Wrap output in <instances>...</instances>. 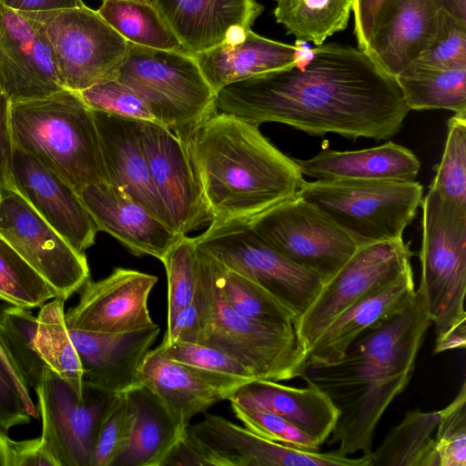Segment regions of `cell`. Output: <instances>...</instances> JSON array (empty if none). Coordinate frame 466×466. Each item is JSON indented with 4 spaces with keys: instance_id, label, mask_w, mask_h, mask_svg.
<instances>
[{
    "instance_id": "6da1fadb",
    "label": "cell",
    "mask_w": 466,
    "mask_h": 466,
    "mask_svg": "<svg viewBox=\"0 0 466 466\" xmlns=\"http://www.w3.org/2000/svg\"><path fill=\"white\" fill-rule=\"evenodd\" d=\"M218 112L256 126L280 123L310 136L386 140L410 111L395 76L364 50L315 47L303 69L291 66L232 83L216 93Z\"/></svg>"
},
{
    "instance_id": "7a4b0ae2",
    "label": "cell",
    "mask_w": 466,
    "mask_h": 466,
    "mask_svg": "<svg viewBox=\"0 0 466 466\" xmlns=\"http://www.w3.org/2000/svg\"><path fill=\"white\" fill-rule=\"evenodd\" d=\"M431 325L414 297L402 311L360 334L340 360L306 370L302 379L322 390L339 410L329 442L338 444L339 454L370 455L376 426L408 385Z\"/></svg>"
},
{
    "instance_id": "3957f363",
    "label": "cell",
    "mask_w": 466,
    "mask_h": 466,
    "mask_svg": "<svg viewBox=\"0 0 466 466\" xmlns=\"http://www.w3.org/2000/svg\"><path fill=\"white\" fill-rule=\"evenodd\" d=\"M212 221H249L297 196L303 175L258 126L214 112L180 137Z\"/></svg>"
},
{
    "instance_id": "277c9868",
    "label": "cell",
    "mask_w": 466,
    "mask_h": 466,
    "mask_svg": "<svg viewBox=\"0 0 466 466\" xmlns=\"http://www.w3.org/2000/svg\"><path fill=\"white\" fill-rule=\"evenodd\" d=\"M14 145L31 154L78 193L106 181L93 111L77 92L64 88L43 98L10 103Z\"/></svg>"
},
{
    "instance_id": "5b68a950",
    "label": "cell",
    "mask_w": 466,
    "mask_h": 466,
    "mask_svg": "<svg viewBox=\"0 0 466 466\" xmlns=\"http://www.w3.org/2000/svg\"><path fill=\"white\" fill-rule=\"evenodd\" d=\"M420 208V279L416 294L435 327L433 353L464 349L466 208L444 200L431 187Z\"/></svg>"
},
{
    "instance_id": "8992f818",
    "label": "cell",
    "mask_w": 466,
    "mask_h": 466,
    "mask_svg": "<svg viewBox=\"0 0 466 466\" xmlns=\"http://www.w3.org/2000/svg\"><path fill=\"white\" fill-rule=\"evenodd\" d=\"M298 197L309 202L361 246L402 238L423 198L416 180L304 181Z\"/></svg>"
},
{
    "instance_id": "52a82bcc",
    "label": "cell",
    "mask_w": 466,
    "mask_h": 466,
    "mask_svg": "<svg viewBox=\"0 0 466 466\" xmlns=\"http://www.w3.org/2000/svg\"><path fill=\"white\" fill-rule=\"evenodd\" d=\"M117 79L139 96L157 123L179 137L218 111L215 92L185 51L128 43Z\"/></svg>"
},
{
    "instance_id": "ba28073f",
    "label": "cell",
    "mask_w": 466,
    "mask_h": 466,
    "mask_svg": "<svg viewBox=\"0 0 466 466\" xmlns=\"http://www.w3.org/2000/svg\"><path fill=\"white\" fill-rule=\"evenodd\" d=\"M201 266L210 316L200 344L234 358L248 368L256 380L279 382L302 378L306 354L295 328L268 327L240 317L221 292L218 261L201 250Z\"/></svg>"
},
{
    "instance_id": "9c48e42d",
    "label": "cell",
    "mask_w": 466,
    "mask_h": 466,
    "mask_svg": "<svg viewBox=\"0 0 466 466\" xmlns=\"http://www.w3.org/2000/svg\"><path fill=\"white\" fill-rule=\"evenodd\" d=\"M21 13L46 39L65 88L80 92L117 79L128 42L97 11L84 5Z\"/></svg>"
},
{
    "instance_id": "30bf717a",
    "label": "cell",
    "mask_w": 466,
    "mask_h": 466,
    "mask_svg": "<svg viewBox=\"0 0 466 466\" xmlns=\"http://www.w3.org/2000/svg\"><path fill=\"white\" fill-rule=\"evenodd\" d=\"M195 239L198 248L226 268L268 292L293 315L295 321L310 306L323 284L317 274L294 263L262 239L247 220L211 222Z\"/></svg>"
},
{
    "instance_id": "8fae6325",
    "label": "cell",
    "mask_w": 466,
    "mask_h": 466,
    "mask_svg": "<svg viewBox=\"0 0 466 466\" xmlns=\"http://www.w3.org/2000/svg\"><path fill=\"white\" fill-rule=\"evenodd\" d=\"M267 243L323 282L350 258L358 246L314 205L296 196L248 221Z\"/></svg>"
},
{
    "instance_id": "7c38bea8",
    "label": "cell",
    "mask_w": 466,
    "mask_h": 466,
    "mask_svg": "<svg viewBox=\"0 0 466 466\" xmlns=\"http://www.w3.org/2000/svg\"><path fill=\"white\" fill-rule=\"evenodd\" d=\"M413 256L410 244L402 238L359 246L323 282L315 299L294 323L305 354L340 313L411 267Z\"/></svg>"
},
{
    "instance_id": "4fadbf2b",
    "label": "cell",
    "mask_w": 466,
    "mask_h": 466,
    "mask_svg": "<svg viewBox=\"0 0 466 466\" xmlns=\"http://www.w3.org/2000/svg\"><path fill=\"white\" fill-rule=\"evenodd\" d=\"M35 390L42 418L40 438L57 466H89L101 422L115 394L84 381L80 395L47 366Z\"/></svg>"
},
{
    "instance_id": "5bb4252c",
    "label": "cell",
    "mask_w": 466,
    "mask_h": 466,
    "mask_svg": "<svg viewBox=\"0 0 466 466\" xmlns=\"http://www.w3.org/2000/svg\"><path fill=\"white\" fill-rule=\"evenodd\" d=\"M0 237L65 300L90 279L85 253L73 248L13 187L0 196Z\"/></svg>"
},
{
    "instance_id": "9a60e30c",
    "label": "cell",
    "mask_w": 466,
    "mask_h": 466,
    "mask_svg": "<svg viewBox=\"0 0 466 466\" xmlns=\"http://www.w3.org/2000/svg\"><path fill=\"white\" fill-rule=\"evenodd\" d=\"M183 440L200 466H363L364 459L309 451L262 438L218 415L188 425Z\"/></svg>"
},
{
    "instance_id": "2e32d148",
    "label": "cell",
    "mask_w": 466,
    "mask_h": 466,
    "mask_svg": "<svg viewBox=\"0 0 466 466\" xmlns=\"http://www.w3.org/2000/svg\"><path fill=\"white\" fill-rule=\"evenodd\" d=\"M151 179L180 235L209 225L212 215L184 141L165 126L139 120Z\"/></svg>"
},
{
    "instance_id": "e0dca14e",
    "label": "cell",
    "mask_w": 466,
    "mask_h": 466,
    "mask_svg": "<svg viewBox=\"0 0 466 466\" xmlns=\"http://www.w3.org/2000/svg\"><path fill=\"white\" fill-rule=\"evenodd\" d=\"M157 279L125 268H116L97 281L88 279L77 304L65 312L67 329L116 334L154 326L147 300Z\"/></svg>"
},
{
    "instance_id": "ac0fdd59",
    "label": "cell",
    "mask_w": 466,
    "mask_h": 466,
    "mask_svg": "<svg viewBox=\"0 0 466 466\" xmlns=\"http://www.w3.org/2000/svg\"><path fill=\"white\" fill-rule=\"evenodd\" d=\"M12 187L73 248H90L99 231L78 193L60 175L14 145L10 162Z\"/></svg>"
},
{
    "instance_id": "d6986e66",
    "label": "cell",
    "mask_w": 466,
    "mask_h": 466,
    "mask_svg": "<svg viewBox=\"0 0 466 466\" xmlns=\"http://www.w3.org/2000/svg\"><path fill=\"white\" fill-rule=\"evenodd\" d=\"M0 86L10 103L43 98L65 88L44 36L21 12L2 3Z\"/></svg>"
},
{
    "instance_id": "ffe728a7",
    "label": "cell",
    "mask_w": 466,
    "mask_h": 466,
    "mask_svg": "<svg viewBox=\"0 0 466 466\" xmlns=\"http://www.w3.org/2000/svg\"><path fill=\"white\" fill-rule=\"evenodd\" d=\"M443 15L438 0H383L364 51L396 77L433 45Z\"/></svg>"
},
{
    "instance_id": "44dd1931",
    "label": "cell",
    "mask_w": 466,
    "mask_h": 466,
    "mask_svg": "<svg viewBox=\"0 0 466 466\" xmlns=\"http://www.w3.org/2000/svg\"><path fill=\"white\" fill-rule=\"evenodd\" d=\"M246 382L228 374L173 360L157 348L147 351L137 370V384L150 389L183 430L195 415L228 400Z\"/></svg>"
},
{
    "instance_id": "7402d4cb",
    "label": "cell",
    "mask_w": 466,
    "mask_h": 466,
    "mask_svg": "<svg viewBox=\"0 0 466 466\" xmlns=\"http://www.w3.org/2000/svg\"><path fill=\"white\" fill-rule=\"evenodd\" d=\"M78 195L98 230L113 236L136 256L148 255L161 261L183 236L106 181L89 184Z\"/></svg>"
},
{
    "instance_id": "603a6c76",
    "label": "cell",
    "mask_w": 466,
    "mask_h": 466,
    "mask_svg": "<svg viewBox=\"0 0 466 466\" xmlns=\"http://www.w3.org/2000/svg\"><path fill=\"white\" fill-rule=\"evenodd\" d=\"M153 5L191 56L250 29L264 9L256 0H153Z\"/></svg>"
},
{
    "instance_id": "cb8c5ba5",
    "label": "cell",
    "mask_w": 466,
    "mask_h": 466,
    "mask_svg": "<svg viewBox=\"0 0 466 466\" xmlns=\"http://www.w3.org/2000/svg\"><path fill=\"white\" fill-rule=\"evenodd\" d=\"M93 114L99 136L106 182L123 189L174 228L151 179L141 147L139 120L99 111H93Z\"/></svg>"
},
{
    "instance_id": "d4e9b609",
    "label": "cell",
    "mask_w": 466,
    "mask_h": 466,
    "mask_svg": "<svg viewBox=\"0 0 466 466\" xmlns=\"http://www.w3.org/2000/svg\"><path fill=\"white\" fill-rule=\"evenodd\" d=\"M159 332L157 324L116 334L68 329L80 359L84 381L113 394L137 385L139 365Z\"/></svg>"
},
{
    "instance_id": "484cf974",
    "label": "cell",
    "mask_w": 466,
    "mask_h": 466,
    "mask_svg": "<svg viewBox=\"0 0 466 466\" xmlns=\"http://www.w3.org/2000/svg\"><path fill=\"white\" fill-rule=\"evenodd\" d=\"M415 293L410 267L395 279L358 300L326 328L306 353V370L340 360L360 334L402 311Z\"/></svg>"
},
{
    "instance_id": "4316f807",
    "label": "cell",
    "mask_w": 466,
    "mask_h": 466,
    "mask_svg": "<svg viewBox=\"0 0 466 466\" xmlns=\"http://www.w3.org/2000/svg\"><path fill=\"white\" fill-rule=\"evenodd\" d=\"M192 56L216 94L232 83L294 66V45L266 38L250 28Z\"/></svg>"
},
{
    "instance_id": "83f0119b",
    "label": "cell",
    "mask_w": 466,
    "mask_h": 466,
    "mask_svg": "<svg viewBox=\"0 0 466 466\" xmlns=\"http://www.w3.org/2000/svg\"><path fill=\"white\" fill-rule=\"evenodd\" d=\"M296 388L269 380H252L238 387L228 400L248 401L283 418L320 446L331 435L339 410L329 397L312 383Z\"/></svg>"
},
{
    "instance_id": "f1b7e54d",
    "label": "cell",
    "mask_w": 466,
    "mask_h": 466,
    "mask_svg": "<svg viewBox=\"0 0 466 466\" xmlns=\"http://www.w3.org/2000/svg\"><path fill=\"white\" fill-rule=\"evenodd\" d=\"M302 175L317 180H415L420 163L407 147L391 141L360 150H320L296 160Z\"/></svg>"
},
{
    "instance_id": "f546056e",
    "label": "cell",
    "mask_w": 466,
    "mask_h": 466,
    "mask_svg": "<svg viewBox=\"0 0 466 466\" xmlns=\"http://www.w3.org/2000/svg\"><path fill=\"white\" fill-rule=\"evenodd\" d=\"M125 392L133 412V427L128 445L114 466H161L185 430L145 385L137 384Z\"/></svg>"
},
{
    "instance_id": "4dcf8cb0",
    "label": "cell",
    "mask_w": 466,
    "mask_h": 466,
    "mask_svg": "<svg viewBox=\"0 0 466 466\" xmlns=\"http://www.w3.org/2000/svg\"><path fill=\"white\" fill-rule=\"evenodd\" d=\"M396 79L410 110L443 109L466 116V65L437 68L411 64Z\"/></svg>"
},
{
    "instance_id": "1f68e13d",
    "label": "cell",
    "mask_w": 466,
    "mask_h": 466,
    "mask_svg": "<svg viewBox=\"0 0 466 466\" xmlns=\"http://www.w3.org/2000/svg\"><path fill=\"white\" fill-rule=\"evenodd\" d=\"M438 411L410 410L370 453V466H438Z\"/></svg>"
},
{
    "instance_id": "d6a6232c",
    "label": "cell",
    "mask_w": 466,
    "mask_h": 466,
    "mask_svg": "<svg viewBox=\"0 0 466 466\" xmlns=\"http://www.w3.org/2000/svg\"><path fill=\"white\" fill-rule=\"evenodd\" d=\"M274 16L287 34L316 46L348 26L353 0H275Z\"/></svg>"
},
{
    "instance_id": "836d02e7",
    "label": "cell",
    "mask_w": 466,
    "mask_h": 466,
    "mask_svg": "<svg viewBox=\"0 0 466 466\" xmlns=\"http://www.w3.org/2000/svg\"><path fill=\"white\" fill-rule=\"evenodd\" d=\"M100 16L128 43L161 50L184 51L153 3L107 0Z\"/></svg>"
},
{
    "instance_id": "e575fe53",
    "label": "cell",
    "mask_w": 466,
    "mask_h": 466,
    "mask_svg": "<svg viewBox=\"0 0 466 466\" xmlns=\"http://www.w3.org/2000/svg\"><path fill=\"white\" fill-rule=\"evenodd\" d=\"M65 301L57 297L41 307L36 317L35 346L46 365L81 395L83 370L65 322Z\"/></svg>"
},
{
    "instance_id": "d590c367",
    "label": "cell",
    "mask_w": 466,
    "mask_h": 466,
    "mask_svg": "<svg viewBox=\"0 0 466 466\" xmlns=\"http://www.w3.org/2000/svg\"><path fill=\"white\" fill-rule=\"evenodd\" d=\"M37 321L28 309L4 306L0 309V339L18 378L34 390L46 367L35 346Z\"/></svg>"
},
{
    "instance_id": "8d00e7d4",
    "label": "cell",
    "mask_w": 466,
    "mask_h": 466,
    "mask_svg": "<svg viewBox=\"0 0 466 466\" xmlns=\"http://www.w3.org/2000/svg\"><path fill=\"white\" fill-rule=\"evenodd\" d=\"M219 285L226 301L240 317L268 327H294L293 315L275 298L252 280L222 264Z\"/></svg>"
},
{
    "instance_id": "74e56055",
    "label": "cell",
    "mask_w": 466,
    "mask_h": 466,
    "mask_svg": "<svg viewBox=\"0 0 466 466\" xmlns=\"http://www.w3.org/2000/svg\"><path fill=\"white\" fill-rule=\"evenodd\" d=\"M57 297V291L0 237V299L30 309Z\"/></svg>"
},
{
    "instance_id": "f35d334b",
    "label": "cell",
    "mask_w": 466,
    "mask_h": 466,
    "mask_svg": "<svg viewBox=\"0 0 466 466\" xmlns=\"http://www.w3.org/2000/svg\"><path fill=\"white\" fill-rule=\"evenodd\" d=\"M167 278V326L192 301L198 286L200 250L195 238L181 236L161 259Z\"/></svg>"
},
{
    "instance_id": "ab89813d",
    "label": "cell",
    "mask_w": 466,
    "mask_h": 466,
    "mask_svg": "<svg viewBox=\"0 0 466 466\" xmlns=\"http://www.w3.org/2000/svg\"><path fill=\"white\" fill-rule=\"evenodd\" d=\"M429 187L444 200L466 208V116L453 115L447 123V137Z\"/></svg>"
},
{
    "instance_id": "60d3db41",
    "label": "cell",
    "mask_w": 466,
    "mask_h": 466,
    "mask_svg": "<svg viewBox=\"0 0 466 466\" xmlns=\"http://www.w3.org/2000/svg\"><path fill=\"white\" fill-rule=\"evenodd\" d=\"M133 412L126 392L115 394L101 422L89 466H114L128 445Z\"/></svg>"
},
{
    "instance_id": "b9f144b4",
    "label": "cell",
    "mask_w": 466,
    "mask_h": 466,
    "mask_svg": "<svg viewBox=\"0 0 466 466\" xmlns=\"http://www.w3.org/2000/svg\"><path fill=\"white\" fill-rule=\"evenodd\" d=\"M435 450L438 466H466V383L452 401L439 410Z\"/></svg>"
},
{
    "instance_id": "7bdbcfd3",
    "label": "cell",
    "mask_w": 466,
    "mask_h": 466,
    "mask_svg": "<svg viewBox=\"0 0 466 466\" xmlns=\"http://www.w3.org/2000/svg\"><path fill=\"white\" fill-rule=\"evenodd\" d=\"M229 401L236 417L257 435L304 451L319 450L320 445L314 439L279 415L251 402Z\"/></svg>"
},
{
    "instance_id": "ee69618b",
    "label": "cell",
    "mask_w": 466,
    "mask_h": 466,
    "mask_svg": "<svg viewBox=\"0 0 466 466\" xmlns=\"http://www.w3.org/2000/svg\"><path fill=\"white\" fill-rule=\"evenodd\" d=\"M77 93L92 111L157 122L139 96L118 79L96 84Z\"/></svg>"
},
{
    "instance_id": "f6af8a7d",
    "label": "cell",
    "mask_w": 466,
    "mask_h": 466,
    "mask_svg": "<svg viewBox=\"0 0 466 466\" xmlns=\"http://www.w3.org/2000/svg\"><path fill=\"white\" fill-rule=\"evenodd\" d=\"M167 358L205 370L228 374L243 380H256L253 372L225 352L203 344L162 342L157 347Z\"/></svg>"
},
{
    "instance_id": "bcb514c9",
    "label": "cell",
    "mask_w": 466,
    "mask_h": 466,
    "mask_svg": "<svg viewBox=\"0 0 466 466\" xmlns=\"http://www.w3.org/2000/svg\"><path fill=\"white\" fill-rule=\"evenodd\" d=\"M412 64L437 68L466 65V24L444 13L435 42Z\"/></svg>"
},
{
    "instance_id": "7dc6e473",
    "label": "cell",
    "mask_w": 466,
    "mask_h": 466,
    "mask_svg": "<svg viewBox=\"0 0 466 466\" xmlns=\"http://www.w3.org/2000/svg\"><path fill=\"white\" fill-rule=\"evenodd\" d=\"M209 316L210 307L202 274L200 252V273L197 292L190 304L181 310L174 321L167 326L163 340L200 344Z\"/></svg>"
},
{
    "instance_id": "c3c4849f",
    "label": "cell",
    "mask_w": 466,
    "mask_h": 466,
    "mask_svg": "<svg viewBox=\"0 0 466 466\" xmlns=\"http://www.w3.org/2000/svg\"><path fill=\"white\" fill-rule=\"evenodd\" d=\"M29 422L18 385L0 355V429L6 431Z\"/></svg>"
},
{
    "instance_id": "681fc988",
    "label": "cell",
    "mask_w": 466,
    "mask_h": 466,
    "mask_svg": "<svg viewBox=\"0 0 466 466\" xmlns=\"http://www.w3.org/2000/svg\"><path fill=\"white\" fill-rule=\"evenodd\" d=\"M12 466H57L41 438L12 441Z\"/></svg>"
},
{
    "instance_id": "f907efd6",
    "label": "cell",
    "mask_w": 466,
    "mask_h": 466,
    "mask_svg": "<svg viewBox=\"0 0 466 466\" xmlns=\"http://www.w3.org/2000/svg\"><path fill=\"white\" fill-rule=\"evenodd\" d=\"M10 101L0 94V196L12 187L10 181V162L13 150V139L9 122Z\"/></svg>"
},
{
    "instance_id": "816d5d0a",
    "label": "cell",
    "mask_w": 466,
    "mask_h": 466,
    "mask_svg": "<svg viewBox=\"0 0 466 466\" xmlns=\"http://www.w3.org/2000/svg\"><path fill=\"white\" fill-rule=\"evenodd\" d=\"M383 0H353L354 35L358 48L365 50L378 9Z\"/></svg>"
},
{
    "instance_id": "f5cc1de1",
    "label": "cell",
    "mask_w": 466,
    "mask_h": 466,
    "mask_svg": "<svg viewBox=\"0 0 466 466\" xmlns=\"http://www.w3.org/2000/svg\"><path fill=\"white\" fill-rule=\"evenodd\" d=\"M0 3L17 12H42L84 5L82 0H0Z\"/></svg>"
},
{
    "instance_id": "db71d44e",
    "label": "cell",
    "mask_w": 466,
    "mask_h": 466,
    "mask_svg": "<svg viewBox=\"0 0 466 466\" xmlns=\"http://www.w3.org/2000/svg\"><path fill=\"white\" fill-rule=\"evenodd\" d=\"M0 355L2 356L3 360H5V364L7 365L8 369L10 370L12 375L14 376L18 388L20 390V392L23 397L24 405L25 411L28 413L30 417L38 418L39 417V410H37L36 407L35 406L34 402L32 401V399L29 395V388L17 377L15 370L12 368V365L8 360V357L5 351V349L3 347L1 339H0Z\"/></svg>"
},
{
    "instance_id": "11a10c76",
    "label": "cell",
    "mask_w": 466,
    "mask_h": 466,
    "mask_svg": "<svg viewBox=\"0 0 466 466\" xmlns=\"http://www.w3.org/2000/svg\"><path fill=\"white\" fill-rule=\"evenodd\" d=\"M294 45V66L303 69L315 56V47H311L309 42L296 39Z\"/></svg>"
},
{
    "instance_id": "9f6ffc18",
    "label": "cell",
    "mask_w": 466,
    "mask_h": 466,
    "mask_svg": "<svg viewBox=\"0 0 466 466\" xmlns=\"http://www.w3.org/2000/svg\"><path fill=\"white\" fill-rule=\"evenodd\" d=\"M442 11L466 24V0H438Z\"/></svg>"
},
{
    "instance_id": "6f0895ef",
    "label": "cell",
    "mask_w": 466,
    "mask_h": 466,
    "mask_svg": "<svg viewBox=\"0 0 466 466\" xmlns=\"http://www.w3.org/2000/svg\"><path fill=\"white\" fill-rule=\"evenodd\" d=\"M0 466H12V440L0 429Z\"/></svg>"
},
{
    "instance_id": "680465c9",
    "label": "cell",
    "mask_w": 466,
    "mask_h": 466,
    "mask_svg": "<svg viewBox=\"0 0 466 466\" xmlns=\"http://www.w3.org/2000/svg\"><path fill=\"white\" fill-rule=\"evenodd\" d=\"M107 1V0H102V2ZM130 1H139V2H147V3H153V0H130Z\"/></svg>"
},
{
    "instance_id": "91938a15",
    "label": "cell",
    "mask_w": 466,
    "mask_h": 466,
    "mask_svg": "<svg viewBox=\"0 0 466 466\" xmlns=\"http://www.w3.org/2000/svg\"><path fill=\"white\" fill-rule=\"evenodd\" d=\"M2 93V89H1V86H0V94Z\"/></svg>"
}]
</instances>
